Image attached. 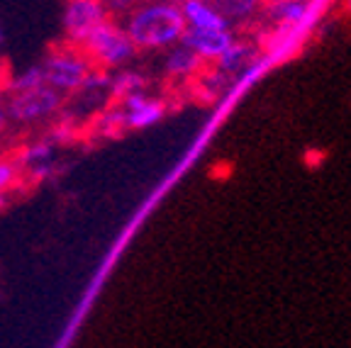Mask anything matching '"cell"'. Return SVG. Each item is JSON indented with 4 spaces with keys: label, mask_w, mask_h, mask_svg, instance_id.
<instances>
[{
    "label": "cell",
    "mask_w": 351,
    "mask_h": 348,
    "mask_svg": "<svg viewBox=\"0 0 351 348\" xmlns=\"http://www.w3.org/2000/svg\"><path fill=\"white\" fill-rule=\"evenodd\" d=\"M215 8L232 27L234 22L252 20L258 12V8H261V0H215Z\"/></svg>",
    "instance_id": "4fadbf2b"
},
{
    "label": "cell",
    "mask_w": 351,
    "mask_h": 348,
    "mask_svg": "<svg viewBox=\"0 0 351 348\" xmlns=\"http://www.w3.org/2000/svg\"><path fill=\"white\" fill-rule=\"evenodd\" d=\"M39 86H47V81H44L42 66L34 64V66H29V69H25L22 73H17V76H10V83H8L5 92L32 90V88H39Z\"/></svg>",
    "instance_id": "e0dca14e"
},
{
    "label": "cell",
    "mask_w": 351,
    "mask_h": 348,
    "mask_svg": "<svg viewBox=\"0 0 351 348\" xmlns=\"http://www.w3.org/2000/svg\"><path fill=\"white\" fill-rule=\"evenodd\" d=\"M137 92H144V78L137 71H120L115 76H110L108 95L112 100L130 98V95H137Z\"/></svg>",
    "instance_id": "5bb4252c"
},
{
    "label": "cell",
    "mask_w": 351,
    "mask_h": 348,
    "mask_svg": "<svg viewBox=\"0 0 351 348\" xmlns=\"http://www.w3.org/2000/svg\"><path fill=\"white\" fill-rule=\"evenodd\" d=\"M17 161H20L25 175H34V178H42V175L49 173L51 161H54V144L47 142V139H39L32 142L17 153Z\"/></svg>",
    "instance_id": "8fae6325"
},
{
    "label": "cell",
    "mask_w": 351,
    "mask_h": 348,
    "mask_svg": "<svg viewBox=\"0 0 351 348\" xmlns=\"http://www.w3.org/2000/svg\"><path fill=\"white\" fill-rule=\"evenodd\" d=\"M8 83H10V69H8V61L0 59V95H5Z\"/></svg>",
    "instance_id": "ffe728a7"
},
{
    "label": "cell",
    "mask_w": 351,
    "mask_h": 348,
    "mask_svg": "<svg viewBox=\"0 0 351 348\" xmlns=\"http://www.w3.org/2000/svg\"><path fill=\"white\" fill-rule=\"evenodd\" d=\"M234 42L232 29H193L186 27L181 44H186L188 49L195 51L205 64H215L219 56L225 54L227 47Z\"/></svg>",
    "instance_id": "52a82bcc"
},
{
    "label": "cell",
    "mask_w": 351,
    "mask_h": 348,
    "mask_svg": "<svg viewBox=\"0 0 351 348\" xmlns=\"http://www.w3.org/2000/svg\"><path fill=\"white\" fill-rule=\"evenodd\" d=\"M110 15L100 0H66L61 10V29H64V42L81 47L90 32L108 22Z\"/></svg>",
    "instance_id": "5b68a950"
},
{
    "label": "cell",
    "mask_w": 351,
    "mask_h": 348,
    "mask_svg": "<svg viewBox=\"0 0 351 348\" xmlns=\"http://www.w3.org/2000/svg\"><path fill=\"white\" fill-rule=\"evenodd\" d=\"M210 3H215V0H210Z\"/></svg>",
    "instance_id": "d4e9b609"
},
{
    "label": "cell",
    "mask_w": 351,
    "mask_h": 348,
    "mask_svg": "<svg viewBox=\"0 0 351 348\" xmlns=\"http://www.w3.org/2000/svg\"><path fill=\"white\" fill-rule=\"evenodd\" d=\"M3 105H5L8 122H12V125H39V122L51 120L54 114L61 112L64 95L49 86H39L32 88V90L5 92L3 95Z\"/></svg>",
    "instance_id": "277c9868"
},
{
    "label": "cell",
    "mask_w": 351,
    "mask_h": 348,
    "mask_svg": "<svg viewBox=\"0 0 351 348\" xmlns=\"http://www.w3.org/2000/svg\"><path fill=\"white\" fill-rule=\"evenodd\" d=\"M0 42H3V29H0Z\"/></svg>",
    "instance_id": "cb8c5ba5"
},
{
    "label": "cell",
    "mask_w": 351,
    "mask_h": 348,
    "mask_svg": "<svg viewBox=\"0 0 351 348\" xmlns=\"http://www.w3.org/2000/svg\"><path fill=\"white\" fill-rule=\"evenodd\" d=\"M22 180H25V171H22L17 156H12V153L0 156V195L5 197V192L20 188Z\"/></svg>",
    "instance_id": "2e32d148"
},
{
    "label": "cell",
    "mask_w": 351,
    "mask_h": 348,
    "mask_svg": "<svg viewBox=\"0 0 351 348\" xmlns=\"http://www.w3.org/2000/svg\"><path fill=\"white\" fill-rule=\"evenodd\" d=\"M8 127V117H5V105H3V95H0V136Z\"/></svg>",
    "instance_id": "44dd1931"
},
{
    "label": "cell",
    "mask_w": 351,
    "mask_h": 348,
    "mask_svg": "<svg viewBox=\"0 0 351 348\" xmlns=\"http://www.w3.org/2000/svg\"><path fill=\"white\" fill-rule=\"evenodd\" d=\"M115 103L120 105L125 129H147V127H154L156 122H161V117L166 114L164 100L154 98L149 92H137V95L115 100Z\"/></svg>",
    "instance_id": "8992f818"
},
{
    "label": "cell",
    "mask_w": 351,
    "mask_h": 348,
    "mask_svg": "<svg viewBox=\"0 0 351 348\" xmlns=\"http://www.w3.org/2000/svg\"><path fill=\"white\" fill-rule=\"evenodd\" d=\"M349 5H351V0H349Z\"/></svg>",
    "instance_id": "484cf974"
},
{
    "label": "cell",
    "mask_w": 351,
    "mask_h": 348,
    "mask_svg": "<svg viewBox=\"0 0 351 348\" xmlns=\"http://www.w3.org/2000/svg\"><path fill=\"white\" fill-rule=\"evenodd\" d=\"M125 32L134 49L161 51L181 44L186 32L181 5L173 0H144L125 17Z\"/></svg>",
    "instance_id": "6da1fadb"
},
{
    "label": "cell",
    "mask_w": 351,
    "mask_h": 348,
    "mask_svg": "<svg viewBox=\"0 0 351 348\" xmlns=\"http://www.w3.org/2000/svg\"><path fill=\"white\" fill-rule=\"evenodd\" d=\"M269 10L271 22H276L280 29H295L305 25V20L310 17V3L307 0H283L278 5L266 8Z\"/></svg>",
    "instance_id": "7c38bea8"
},
{
    "label": "cell",
    "mask_w": 351,
    "mask_h": 348,
    "mask_svg": "<svg viewBox=\"0 0 351 348\" xmlns=\"http://www.w3.org/2000/svg\"><path fill=\"white\" fill-rule=\"evenodd\" d=\"M3 207H5V197L0 195V210H3Z\"/></svg>",
    "instance_id": "603a6c76"
},
{
    "label": "cell",
    "mask_w": 351,
    "mask_h": 348,
    "mask_svg": "<svg viewBox=\"0 0 351 348\" xmlns=\"http://www.w3.org/2000/svg\"><path fill=\"white\" fill-rule=\"evenodd\" d=\"M186 20V27L193 29H230L227 20L219 15L215 3L210 0H181L178 3Z\"/></svg>",
    "instance_id": "9c48e42d"
},
{
    "label": "cell",
    "mask_w": 351,
    "mask_h": 348,
    "mask_svg": "<svg viewBox=\"0 0 351 348\" xmlns=\"http://www.w3.org/2000/svg\"><path fill=\"white\" fill-rule=\"evenodd\" d=\"M83 54L88 56V61L100 69V71H112V69H122L132 61L134 56V44L127 37L125 27L120 22L110 17L108 22H103L95 32H90L86 37V42L78 47Z\"/></svg>",
    "instance_id": "3957f363"
},
{
    "label": "cell",
    "mask_w": 351,
    "mask_h": 348,
    "mask_svg": "<svg viewBox=\"0 0 351 348\" xmlns=\"http://www.w3.org/2000/svg\"><path fill=\"white\" fill-rule=\"evenodd\" d=\"M103 8L108 10V15L115 20V17H127L137 5H142L144 0H100Z\"/></svg>",
    "instance_id": "d6986e66"
},
{
    "label": "cell",
    "mask_w": 351,
    "mask_h": 348,
    "mask_svg": "<svg viewBox=\"0 0 351 348\" xmlns=\"http://www.w3.org/2000/svg\"><path fill=\"white\" fill-rule=\"evenodd\" d=\"M256 49H254L252 44L249 42H232L230 47H227V51L222 56H219L217 61H215V69H217L219 73H225L227 78H237V76H241V73L247 71L249 66L256 61Z\"/></svg>",
    "instance_id": "30bf717a"
},
{
    "label": "cell",
    "mask_w": 351,
    "mask_h": 348,
    "mask_svg": "<svg viewBox=\"0 0 351 348\" xmlns=\"http://www.w3.org/2000/svg\"><path fill=\"white\" fill-rule=\"evenodd\" d=\"M205 61L195 54L193 49H188L186 44H176L171 49H166L164 56V73L173 81H195L200 76V71L205 69Z\"/></svg>",
    "instance_id": "ba28073f"
},
{
    "label": "cell",
    "mask_w": 351,
    "mask_h": 348,
    "mask_svg": "<svg viewBox=\"0 0 351 348\" xmlns=\"http://www.w3.org/2000/svg\"><path fill=\"white\" fill-rule=\"evenodd\" d=\"M193 83H195L197 92H200V98L215 100L217 95H222V92H225L230 78H227L225 73H219L215 66H205L203 71H200V76H197Z\"/></svg>",
    "instance_id": "9a60e30c"
},
{
    "label": "cell",
    "mask_w": 351,
    "mask_h": 348,
    "mask_svg": "<svg viewBox=\"0 0 351 348\" xmlns=\"http://www.w3.org/2000/svg\"><path fill=\"white\" fill-rule=\"evenodd\" d=\"M278 3H283V0H261V5L271 8V5H278Z\"/></svg>",
    "instance_id": "7402d4cb"
},
{
    "label": "cell",
    "mask_w": 351,
    "mask_h": 348,
    "mask_svg": "<svg viewBox=\"0 0 351 348\" xmlns=\"http://www.w3.org/2000/svg\"><path fill=\"white\" fill-rule=\"evenodd\" d=\"M39 66H42L47 86L61 92L64 98L81 92L88 78L93 76L95 71V66L88 61V56L78 47L66 42L61 47H54L49 54L44 56V61Z\"/></svg>",
    "instance_id": "7a4b0ae2"
},
{
    "label": "cell",
    "mask_w": 351,
    "mask_h": 348,
    "mask_svg": "<svg viewBox=\"0 0 351 348\" xmlns=\"http://www.w3.org/2000/svg\"><path fill=\"white\" fill-rule=\"evenodd\" d=\"M95 127H98V132H103V134H108V136L120 134V132L125 129V122H122V112H120V105L112 103L110 108H105L103 112L98 114V122H95Z\"/></svg>",
    "instance_id": "ac0fdd59"
}]
</instances>
